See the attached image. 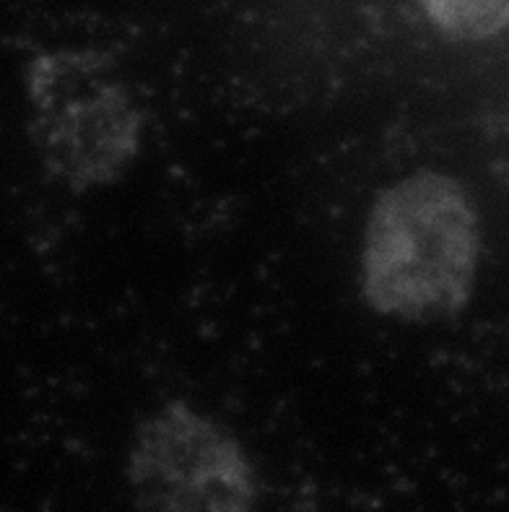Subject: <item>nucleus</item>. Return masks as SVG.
I'll use <instances>...</instances> for the list:
<instances>
[{
    "instance_id": "nucleus-1",
    "label": "nucleus",
    "mask_w": 509,
    "mask_h": 512,
    "mask_svg": "<svg viewBox=\"0 0 509 512\" xmlns=\"http://www.w3.org/2000/svg\"><path fill=\"white\" fill-rule=\"evenodd\" d=\"M481 224L458 180L421 169L387 185L361 240V294L400 323L455 318L476 289Z\"/></svg>"
},
{
    "instance_id": "nucleus-4",
    "label": "nucleus",
    "mask_w": 509,
    "mask_h": 512,
    "mask_svg": "<svg viewBox=\"0 0 509 512\" xmlns=\"http://www.w3.org/2000/svg\"><path fill=\"white\" fill-rule=\"evenodd\" d=\"M439 32L455 39H489L509 26V0H421Z\"/></svg>"
},
{
    "instance_id": "nucleus-3",
    "label": "nucleus",
    "mask_w": 509,
    "mask_h": 512,
    "mask_svg": "<svg viewBox=\"0 0 509 512\" xmlns=\"http://www.w3.org/2000/svg\"><path fill=\"white\" fill-rule=\"evenodd\" d=\"M125 474L136 512H258L245 448L190 403H167L138 424Z\"/></svg>"
},
{
    "instance_id": "nucleus-2",
    "label": "nucleus",
    "mask_w": 509,
    "mask_h": 512,
    "mask_svg": "<svg viewBox=\"0 0 509 512\" xmlns=\"http://www.w3.org/2000/svg\"><path fill=\"white\" fill-rule=\"evenodd\" d=\"M26 97L34 149L65 188H102L128 172L141 149L143 120L128 86L102 55H39L26 71Z\"/></svg>"
}]
</instances>
